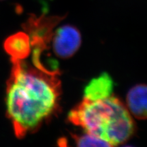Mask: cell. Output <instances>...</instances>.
Segmentation results:
<instances>
[{"label":"cell","instance_id":"5","mask_svg":"<svg viewBox=\"0 0 147 147\" xmlns=\"http://www.w3.org/2000/svg\"><path fill=\"white\" fill-rule=\"evenodd\" d=\"M114 82L111 76L103 72L99 76L93 78L84 90V98L95 101L104 100L113 95Z\"/></svg>","mask_w":147,"mask_h":147},{"label":"cell","instance_id":"3","mask_svg":"<svg viewBox=\"0 0 147 147\" xmlns=\"http://www.w3.org/2000/svg\"><path fill=\"white\" fill-rule=\"evenodd\" d=\"M50 41L55 55L62 59L71 57L79 50L82 44L80 31L71 25H64L51 35Z\"/></svg>","mask_w":147,"mask_h":147},{"label":"cell","instance_id":"7","mask_svg":"<svg viewBox=\"0 0 147 147\" xmlns=\"http://www.w3.org/2000/svg\"><path fill=\"white\" fill-rule=\"evenodd\" d=\"M73 138L78 146H110L104 140L87 132L82 135H74Z\"/></svg>","mask_w":147,"mask_h":147},{"label":"cell","instance_id":"2","mask_svg":"<svg viewBox=\"0 0 147 147\" xmlns=\"http://www.w3.org/2000/svg\"><path fill=\"white\" fill-rule=\"evenodd\" d=\"M71 123L104 140L110 146L123 144L135 131L133 117L119 98L111 95L104 100L83 98L68 114Z\"/></svg>","mask_w":147,"mask_h":147},{"label":"cell","instance_id":"6","mask_svg":"<svg viewBox=\"0 0 147 147\" xmlns=\"http://www.w3.org/2000/svg\"><path fill=\"white\" fill-rule=\"evenodd\" d=\"M4 49L11 60H25L32 52V45L27 33L18 32L5 40Z\"/></svg>","mask_w":147,"mask_h":147},{"label":"cell","instance_id":"4","mask_svg":"<svg viewBox=\"0 0 147 147\" xmlns=\"http://www.w3.org/2000/svg\"><path fill=\"white\" fill-rule=\"evenodd\" d=\"M126 107L134 118L138 120L147 119V84H136L129 90Z\"/></svg>","mask_w":147,"mask_h":147},{"label":"cell","instance_id":"1","mask_svg":"<svg viewBox=\"0 0 147 147\" xmlns=\"http://www.w3.org/2000/svg\"><path fill=\"white\" fill-rule=\"evenodd\" d=\"M12 68L7 82V115L18 138L38 129L59 106L60 80L57 70L31 67L23 60H11Z\"/></svg>","mask_w":147,"mask_h":147}]
</instances>
